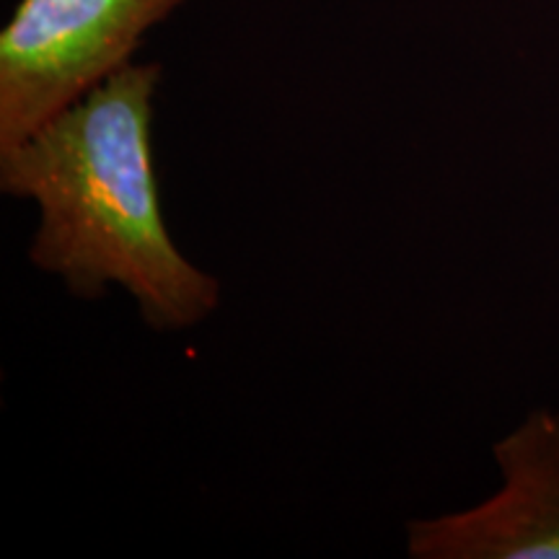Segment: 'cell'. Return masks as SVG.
I'll return each mask as SVG.
<instances>
[{"mask_svg":"<svg viewBox=\"0 0 559 559\" xmlns=\"http://www.w3.org/2000/svg\"><path fill=\"white\" fill-rule=\"evenodd\" d=\"M156 62H130L0 151V192L32 200L34 267L79 300L120 285L156 332L192 330L221 306V280L174 243L153 164Z\"/></svg>","mask_w":559,"mask_h":559,"instance_id":"obj_1","label":"cell"},{"mask_svg":"<svg viewBox=\"0 0 559 559\" xmlns=\"http://www.w3.org/2000/svg\"><path fill=\"white\" fill-rule=\"evenodd\" d=\"M495 459L498 495L407 523L412 559H559V417L536 409L495 445Z\"/></svg>","mask_w":559,"mask_h":559,"instance_id":"obj_3","label":"cell"},{"mask_svg":"<svg viewBox=\"0 0 559 559\" xmlns=\"http://www.w3.org/2000/svg\"><path fill=\"white\" fill-rule=\"evenodd\" d=\"M185 0H21L0 32V151L117 70Z\"/></svg>","mask_w":559,"mask_h":559,"instance_id":"obj_2","label":"cell"}]
</instances>
